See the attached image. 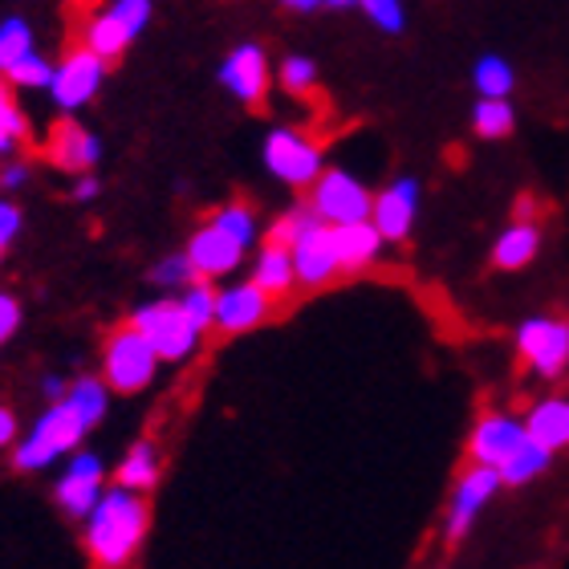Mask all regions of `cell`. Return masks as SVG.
<instances>
[{
	"instance_id": "cell-18",
	"label": "cell",
	"mask_w": 569,
	"mask_h": 569,
	"mask_svg": "<svg viewBox=\"0 0 569 569\" xmlns=\"http://www.w3.org/2000/svg\"><path fill=\"white\" fill-rule=\"evenodd\" d=\"M46 154L49 163L61 167V171H94L98 159H102V142L90 127H82L78 119H61L53 131H49L46 142Z\"/></svg>"
},
{
	"instance_id": "cell-44",
	"label": "cell",
	"mask_w": 569,
	"mask_h": 569,
	"mask_svg": "<svg viewBox=\"0 0 569 569\" xmlns=\"http://www.w3.org/2000/svg\"><path fill=\"white\" fill-rule=\"evenodd\" d=\"M4 249H9V244H4V240H0V261H4Z\"/></svg>"
},
{
	"instance_id": "cell-6",
	"label": "cell",
	"mask_w": 569,
	"mask_h": 569,
	"mask_svg": "<svg viewBox=\"0 0 569 569\" xmlns=\"http://www.w3.org/2000/svg\"><path fill=\"white\" fill-rule=\"evenodd\" d=\"M309 208H313L330 228L355 224V220H370L375 191L358 176H350L346 167H326V171L309 183Z\"/></svg>"
},
{
	"instance_id": "cell-4",
	"label": "cell",
	"mask_w": 569,
	"mask_h": 569,
	"mask_svg": "<svg viewBox=\"0 0 569 569\" xmlns=\"http://www.w3.org/2000/svg\"><path fill=\"white\" fill-rule=\"evenodd\" d=\"M131 326H139L163 362H191L200 350L203 330L188 318V309L179 306V297H154L131 313Z\"/></svg>"
},
{
	"instance_id": "cell-8",
	"label": "cell",
	"mask_w": 569,
	"mask_h": 569,
	"mask_svg": "<svg viewBox=\"0 0 569 569\" xmlns=\"http://www.w3.org/2000/svg\"><path fill=\"white\" fill-rule=\"evenodd\" d=\"M264 167L289 188H309L326 171V151L297 127H273L264 134Z\"/></svg>"
},
{
	"instance_id": "cell-21",
	"label": "cell",
	"mask_w": 569,
	"mask_h": 569,
	"mask_svg": "<svg viewBox=\"0 0 569 569\" xmlns=\"http://www.w3.org/2000/svg\"><path fill=\"white\" fill-rule=\"evenodd\" d=\"M252 281L261 284L269 297H289L297 289V269H293V249L289 244H281V240H269L264 237V244L257 249V257H252Z\"/></svg>"
},
{
	"instance_id": "cell-7",
	"label": "cell",
	"mask_w": 569,
	"mask_h": 569,
	"mask_svg": "<svg viewBox=\"0 0 569 569\" xmlns=\"http://www.w3.org/2000/svg\"><path fill=\"white\" fill-rule=\"evenodd\" d=\"M505 480H500V468L492 463H468L460 476H456V488H451L448 500V517H443V541L448 546H460L463 537L472 533L476 517L488 509V500L497 497Z\"/></svg>"
},
{
	"instance_id": "cell-31",
	"label": "cell",
	"mask_w": 569,
	"mask_h": 569,
	"mask_svg": "<svg viewBox=\"0 0 569 569\" xmlns=\"http://www.w3.org/2000/svg\"><path fill=\"white\" fill-rule=\"evenodd\" d=\"M277 82H281L284 94L309 98L318 90V61L306 58V53H289V58L277 66Z\"/></svg>"
},
{
	"instance_id": "cell-30",
	"label": "cell",
	"mask_w": 569,
	"mask_h": 569,
	"mask_svg": "<svg viewBox=\"0 0 569 569\" xmlns=\"http://www.w3.org/2000/svg\"><path fill=\"white\" fill-rule=\"evenodd\" d=\"M53 61L46 58V53H37V49H29L21 61H12L9 70H4V78H9L12 90H49V82H53Z\"/></svg>"
},
{
	"instance_id": "cell-25",
	"label": "cell",
	"mask_w": 569,
	"mask_h": 569,
	"mask_svg": "<svg viewBox=\"0 0 569 569\" xmlns=\"http://www.w3.org/2000/svg\"><path fill=\"white\" fill-rule=\"evenodd\" d=\"M549 460H553V451L549 448H541L537 439H529L525 436V443L517 451H512L509 460L500 463V480L509 488H521V485H533L537 476L546 472L549 468Z\"/></svg>"
},
{
	"instance_id": "cell-42",
	"label": "cell",
	"mask_w": 569,
	"mask_h": 569,
	"mask_svg": "<svg viewBox=\"0 0 569 569\" xmlns=\"http://www.w3.org/2000/svg\"><path fill=\"white\" fill-rule=\"evenodd\" d=\"M289 12H318L321 9V0H281Z\"/></svg>"
},
{
	"instance_id": "cell-9",
	"label": "cell",
	"mask_w": 569,
	"mask_h": 569,
	"mask_svg": "<svg viewBox=\"0 0 569 569\" xmlns=\"http://www.w3.org/2000/svg\"><path fill=\"white\" fill-rule=\"evenodd\" d=\"M517 355L537 379H561L569 370V321L566 318H525L517 330Z\"/></svg>"
},
{
	"instance_id": "cell-34",
	"label": "cell",
	"mask_w": 569,
	"mask_h": 569,
	"mask_svg": "<svg viewBox=\"0 0 569 569\" xmlns=\"http://www.w3.org/2000/svg\"><path fill=\"white\" fill-rule=\"evenodd\" d=\"M191 277H196V264H191L188 249L171 252V257H163V261L151 269V281L159 284V289H167V293H179V289H183Z\"/></svg>"
},
{
	"instance_id": "cell-11",
	"label": "cell",
	"mask_w": 569,
	"mask_h": 569,
	"mask_svg": "<svg viewBox=\"0 0 569 569\" xmlns=\"http://www.w3.org/2000/svg\"><path fill=\"white\" fill-rule=\"evenodd\" d=\"M102 492H107V463H102V456H94V451H70L66 472L58 476V488H53L58 509L66 517H73V521H86Z\"/></svg>"
},
{
	"instance_id": "cell-39",
	"label": "cell",
	"mask_w": 569,
	"mask_h": 569,
	"mask_svg": "<svg viewBox=\"0 0 569 569\" xmlns=\"http://www.w3.org/2000/svg\"><path fill=\"white\" fill-rule=\"evenodd\" d=\"M102 191V183H98V176L94 171H78V179H73V188H70V196L78 203H90Z\"/></svg>"
},
{
	"instance_id": "cell-10",
	"label": "cell",
	"mask_w": 569,
	"mask_h": 569,
	"mask_svg": "<svg viewBox=\"0 0 569 569\" xmlns=\"http://www.w3.org/2000/svg\"><path fill=\"white\" fill-rule=\"evenodd\" d=\"M107 58H98L90 46H78L70 49L66 58L58 61V70H53V82H49V98H53V107L73 114V110L90 107L107 82Z\"/></svg>"
},
{
	"instance_id": "cell-13",
	"label": "cell",
	"mask_w": 569,
	"mask_h": 569,
	"mask_svg": "<svg viewBox=\"0 0 569 569\" xmlns=\"http://www.w3.org/2000/svg\"><path fill=\"white\" fill-rule=\"evenodd\" d=\"M419 196H423V188H419V179H411V176L391 179V183L375 196L370 220H375V228L382 232L387 244H399V240L411 237L416 216H419Z\"/></svg>"
},
{
	"instance_id": "cell-12",
	"label": "cell",
	"mask_w": 569,
	"mask_h": 569,
	"mask_svg": "<svg viewBox=\"0 0 569 569\" xmlns=\"http://www.w3.org/2000/svg\"><path fill=\"white\" fill-rule=\"evenodd\" d=\"M220 86L237 102H244V107H261L269 86H273V61H269V53L261 46H252V41L249 46H237L220 61Z\"/></svg>"
},
{
	"instance_id": "cell-27",
	"label": "cell",
	"mask_w": 569,
	"mask_h": 569,
	"mask_svg": "<svg viewBox=\"0 0 569 569\" xmlns=\"http://www.w3.org/2000/svg\"><path fill=\"white\" fill-rule=\"evenodd\" d=\"M472 86L480 98H509L512 86H517V73L500 53H485V58L472 66Z\"/></svg>"
},
{
	"instance_id": "cell-22",
	"label": "cell",
	"mask_w": 569,
	"mask_h": 569,
	"mask_svg": "<svg viewBox=\"0 0 569 569\" xmlns=\"http://www.w3.org/2000/svg\"><path fill=\"white\" fill-rule=\"evenodd\" d=\"M525 431L529 439H537L541 448H549L553 456L569 448V399L566 395H549V399H537L525 416Z\"/></svg>"
},
{
	"instance_id": "cell-41",
	"label": "cell",
	"mask_w": 569,
	"mask_h": 569,
	"mask_svg": "<svg viewBox=\"0 0 569 569\" xmlns=\"http://www.w3.org/2000/svg\"><path fill=\"white\" fill-rule=\"evenodd\" d=\"M66 387H70V382L61 379V375H46V379H41V395H46L49 403H53V399H61V395H66Z\"/></svg>"
},
{
	"instance_id": "cell-15",
	"label": "cell",
	"mask_w": 569,
	"mask_h": 569,
	"mask_svg": "<svg viewBox=\"0 0 569 569\" xmlns=\"http://www.w3.org/2000/svg\"><path fill=\"white\" fill-rule=\"evenodd\" d=\"M244 252L249 244H240L232 232H224L220 224H200L188 240V257L196 264V277H208V281H220V277L237 273L244 264Z\"/></svg>"
},
{
	"instance_id": "cell-1",
	"label": "cell",
	"mask_w": 569,
	"mask_h": 569,
	"mask_svg": "<svg viewBox=\"0 0 569 569\" xmlns=\"http://www.w3.org/2000/svg\"><path fill=\"white\" fill-rule=\"evenodd\" d=\"M147 529H151V509L142 492L114 485L98 497V505L86 517V553L94 558V566L107 569L131 566L147 541Z\"/></svg>"
},
{
	"instance_id": "cell-40",
	"label": "cell",
	"mask_w": 569,
	"mask_h": 569,
	"mask_svg": "<svg viewBox=\"0 0 569 569\" xmlns=\"http://www.w3.org/2000/svg\"><path fill=\"white\" fill-rule=\"evenodd\" d=\"M17 436H21V423H17V416H12V407L0 403V451L12 448Z\"/></svg>"
},
{
	"instance_id": "cell-35",
	"label": "cell",
	"mask_w": 569,
	"mask_h": 569,
	"mask_svg": "<svg viewBox=\"0 0 569 569\" xmlns=\"http://www.w3.org/2000/svg\"><path fill=\"white\" fill-rule=\"evenodd\" d=\"M355 9L367 12V21L375 24V29H382V33H403L407 29V9L403 0H358Z\"/></svg>"
},
{
	"instance_id": "cell-32",
	"label": "cell",
	"mask_w": 569,
	"mask_h": 569,
	"mask_svg": "<svg viewBox=\"0 0 569 569\" xmlns=\"http://www.w3.org/2000/svg\"><path fill=\"white\" fill-rule=\"evenodd\" d=\"M208 220L220 224L224 232H232V237H237L240 244H249V249L261 240V220H257V212H252L249 203H224V208H216Z\"/></svg>"
},
{
	"instance_id": "cell-19",
	"label": "cell",
	"mask_w": 569,
	"mask_h": 569,
	"mask_svg": "<svg viewBox=\"0 0 569 569\" xmlns=\"http://www.w3.org/2000/svg\"><path fill=\"white\" fill-rule=\"evenodd\" d=\"M333 252L342 273H367L370 264L379 261L382 252V232L375 228V220H355V224H333Z\"/></svg>"
},
{
	"instance_id": "cell-43",
	"label": "cell",
	"mask_w": 569,
	"mask_h": 569,
	"mask_svg": "<svg viewBox=\"0 0 569 569\" xmlns=\"http://www.w3.org/2000/svg\"><path fill=\"white\" fill-rule=\"evenodd\" d=\"M358 0H321V9H355Z\"/></svg>"
},
{
	"instance_id": "cell-3",
	"label": "cell",
	"mask_w": 569,
	"mask_h": 569,
	"mask_svg": "<svg viewBox=\"0 0 569 569\" xmlns=\"http://www.w3.org/2000/svg\"><path fill=\"white\" fill-rule=\"evenodd\" d=\"M159 367H163L159 350L131 321L119 326L102 346V379L114 395H142L154 382Z\"/></svg>"
},
{
	"instance_id": "cell-36",
	"label": "cell",
	"mask_w": 569,
	"mask_h": 569,
	"mask_svg": "<svg viewBox=\"0 0 569 569\" xmlns=\"http://www.w3.org/2000/svg\"><path fill=\"white\" fill-rule=\"evenodd\" d=\"M21 301L9 293V289H0V346H9L21 330Z\"/></svg>"
},
{
	"instance_id": "cell-24",
	"label": "cell",
	"mask_w": 569,
	"mask_h": 569,
	"mask_svg": "<svg viewBox=\"0 0 569 569\" xmlns=\"http://www.w3.org/2000/svg\"><path fill=\"white\" fill-rule=\"evenodd\" d=\"M110 387L107 379H94V375H82V379H73L70 387H66V403H70V411L86 423V431H94L102 419H107L110 411Z\"/></svg>"
},
{
	"instance_id": "cell-5",
	"label": "cell",
	"mask_w": 569,
	"mask_h": 569,
	"mask_svg": "<svg viewBox=\"0 0 569 569\" xmlns=\"http://www.w3.org/2000/svg\"><path fill=\"white\" fill-rule=\"evenodd\" d=\"M151 0H110V9L94 12L82 29V46H90L98 58L119 61L134 46V37L151 24Z\"/></svg>"
},
{
	"instance_id": "cell-23",
	"label": "cell",
	"mask_w": 569,
	"mask_h": 569,
	"mask_svg": "<svg viewBox=\"0 0 569 569\" xmlns=\"http://www.w3.org/2000/svg\"><path fill=\"white\" fill-rule=\"evenodd\" d=\"M159 476H163V463H159L154 439H134L127 456H122V463L114 468V485L134 488V492H151L159 485Z\"/></svg>"
},
{
	"instance_id": "cell-16",
	"label": "cell",
	"mask_w": 569,
	"mask_h": 569,
	"mask_svg": "<svg viewBox=\"0 0 569 569\" xmlns=\"http://www.w3.org/2000/svg\"><path fill=\"white\" fill-rule=\"evenodd\" d=\"M525 436H529V431H525V419L509 416V411H485V416L476 419L472 436H468V460L500 468L512 451L521 448Z\"/></svg>"
},
{
	"instance_id": "cell-17",
	"label": "cell",
	"mask_w": 569,
	"mask_h": 569,
	"mask_svg": "<svg viewBox=\"0 0 569 569\" xmlns=\"http://www.w3.org/2000/svg\"><path fill=\"white\" fill-rule=\"evenodd\" d=\"M289 249H293V269L301 289H321L333 277H342V264H338V252H333V232L326 220L306 228Z\"/></svg>"
},
{
	"instance_id": "cell-2",
	"label": "cell",
	"mask_w": 569,
	"mask_h": 569,
	"mask_svg": "<svg viewBox=\"0 0 569 569\" xmlns=\"http://www.w3.org/2000/svg\"><path fill=\"white\" fill-rule=\"evenodd\" d=\"M86 439V423L70 411L66 399H53V403L33 419V427L17 436L12 443V463L21 468V472H41L49 463L66 460L70 451L82 448Z\"/></svg>"
},
{
	"instance_id": "cell-26",
	"label": "cell",
	"mask_w": 569,
	"mask_h": 569,
	"mask_svg": "<svg viewBox=\"0 0 569 569\" xmlns=\"http://www.w3.org/2000/svg\"><path fill=\"white\" fill-rule=\"evenodd\" d=\"M512 127H517V110L509 98H480L472 107V131L480 139H509Z\"/></svg>"
},
{
	"instance_id": "cell-38",
	"label": "cell",
	"mask_w": 569,
	"mask_h": 569,
	"mask_svg": "<svg viewBox=\"0 0 569 569\" xmlns=\"http://www.w3.org/2000/svg\"><path fill=\"white\" fill-rule=\"evenodd\" d=\"M24 183H29V167H24V163H17V159H12V163L0 167V191H4V196L21 191Z\"/></svg>"
},
{
	"instance_id": "cell-33",
	"label": "cell",
	"mask_w": 569,
	"mask_h": 569,
	"mask_svg": "<svg viewBox=\"0 0 569 569\" xmlns=\"http://www.w3.org/2000/svg\"><path fill=\"white\" fill-rule=\"evenodd\" d=\"M33 46V24L24 17H4L0 21V73L9 70L12 61H21Z\"/></svg>"
},
{
	"instance_id": "cell-37",
	"label": "cell",
	"mask_w": 569,
	"mask_h": 569,
	"mask_svg": "<svg viewBox=\"0 0 569 569\" xmlns=\"http://www.w3.org/2000/svg\"><path fill=\"white\" fill-rule=\"evenodd\" d=\"M21 228H24V212L9 200V196H4V191H0V240L12 244V240L21 237Z\"/></svg>"
},
{
	"instance_id": "cell-29",
	"label": "cell",
	"mask_w": 569,
	"mask_h": 569,
	"mask_svg": "<svg viewBox=\"0 0 569 569\" xmlns=\"http://www.w3.org/2000/svg\"><path fill=\"white\" fill-rule=\"evenodd\" d=\"M24 139H29V119H24V110L12 102L9 78H0V159L17 151Z\"/></svg>"
},
{
	"instance_id": "cell-20",
	"label": "cell",
	"mask_w": 569,
	"mask_h": 569,
	"mask_svg": "<svg viewBox=\"0 0 569 569\" xmlns=\"http://www.w3.org/2000/svg\"><path fill=\"white\" fill-rule=\"evenodd\" d=\"M537 252H541V224L529 216H517L492 244V264L505 273H517V269L537 261Z\"/></svg>"
},
{
	"instance_id": "cell-14",
	"label": "cell",
	"mask_w": 569,
	"mask_h": 569,
	"mask_svg": "<svg viewBox=\"0 0 569 569\" xmlns=\"http://www.w3.org/2000/svg\"><path fill=\"white\" fill-rule=\"evenodd\" d=\"M277 297H269L257 281L224 284L216 297V330L220 333H249L269 321Z\"/></svg>"
},
{
	"instance_id": "cell-28",
	"label": "cell",
	"mask_w": 569,
	"mask_h": 569,
	"mask_svg": "<svg viewBox=\"0 0 569 569\" xmlns=\"http://www.w3.org/2000/svg\"><path fill=\"white\" fill-rule=\"evenodd\" d=\"M216 297H220V289H216V281H208V277H191V281L179 289V306L188 309V318L196 321L203 333L216 330Z\"/></svg>"
}]
</instances>
